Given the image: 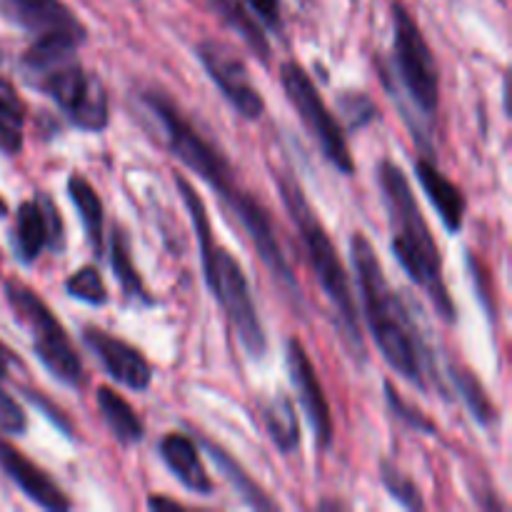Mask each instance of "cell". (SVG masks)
Instances as JSON below:
<instances>
[{
    "mask_svg": "<svg viewBox=\"0 0 512 512\" xmlns=\"http://www.w3.org/2000/svg\"><path fill=\"white\" fill-rule=\"evenodd\" d=\"M140 100H143V108L145 113H148V118L153 120L155 128H158V135L165 143V148H168L185 168H190L198 178H203L210 188H215L220 200L233 210V215L240 220V225L245 228L248 238L253 240L255 250H258V258L263 260V265L270 270V275H275V280L283 283L288 290H298V280H295L293 270H290V263L288 258H285L283 245H280L268 210L258 203V198H253V195L245 193V190L240 188L233 165L225 158L223 150L215 143H210V140L185 118L183 110L175 105V100H170L165 93H160V90H145Z\"/></svg>",
    "mask_w": 512,
    "mask_h": 512,
    "instance_id": "6da1fadb",
    "label": "cell"
},
{
    "mask_svg": "<svg viewBox=\"0 0 512 512\" xmlns=\"http://www.w3.org/2000/svg\"><path fill=\"white\" fill-rule=\"evenodd\" d=\"M350 260H353L365 320H368L380 355L400 378L413 383L415 388L428 390L425 350L418 338V330H415L405 303L390 288L373 243L363 233H355L350 238Z\"/></svg>",
    "mask_w": 512,
    "mask_h": 512,
    "instance_id": "7a4b0ae2",
    "label": "cell"
},
{
    "mask_svg": "<svg viewBox=\"0 0 512 512\" xmlns=\"http://www.w3.org/2000/svg\"><path fill=\"white\" fill-rule=\"evenodd\" d=\"M378 185L385 208H388L390 230H393L390 248H393L395 260L408 273V278L425 290L435 313L445 323H453L455 303L443 280V258H440L438 243L425 223L423 210L400 165H395L393 160H383L378 165Z\"/></svg>",
    "mask_w": 512,
    "mask_h": 512,
    "instance_id": "3957f363",
    "label": "cell"
},
{
    "mask_svg": "<svg viewBox=\"0 0 512 512\" xmlns=\"http://www.w3.org/2000/svg\"><path fill=\"white\" fill-rule=\"evenodd\" d=\"M78 45L65 38L33 40L20 58V68L28 85L53 98L75 128L100 133L110 123L108 90L98 75L83 68L75 55Z\"/></svg>",
    "mask_w": 512,
    "mask_h": 512,
    "instance_id": "277c9868",
    "label": "cell"
},
{
    "mask_svg": "<svg viewBox=\"0 0 512 512\" xmlns=\"http://www.w3.org/2000/svg\"><path fill=\"white\" fill-rule=\"evenodd\" d=\"M380 75L413 130L410 135H415L418 145L430 148L440 103L438 68L423 30L398 0L393 3V53L388 65H380Z\"/></svg>",
    "mask_w": 512,
    "mask_h": 512,
    "instance_id": "5b68a950",
    "label": "cell"
},
{
    "mask_svg": "<svg viewBox=\"0 0 512 512\" xmlns=\"http://www.w3.org/2000/svg\"><path fill=\"white\" fill-rule=\"evenodd\" d=\"M175 185H178V193L183 198L185 208H188L190 220H193L195 235H198L205 283H208L210 293L218 300L220 308L225 310L230 325L235 328L238 340L248 350L250 358L260 360L265 355V350H268V338H265L263 323H260L258 310H255L248 278H245L243 268L233 258V253H228L213 235L208 210H205V203L195 193L193 185L183 175H175Z\"/></svg>",
    "mask_w": 512,
    "mask_h": 512,
    "instance_id": "8992f818",
    "label": "cell"
},
{
    "mask_svg": "<svg viewBox=\"0 0 512 512\" xmlns=\"http://www.w3.org/2000/svg\"><path fill=\"white\" fill-rule=\"evenodd\" d=\"M278 188H280V198H283L285 208H288L290 213V220L295 223V228H298L300 233V240H303L305 253H308V260H310V268H313L320 288H323V293L328 295L330 305H333L335 323H338L340 335H343L350 355L363 365L368 355H365V340H363V333H360L358 305H355V298H353V285H350L348 273H345L343 260H340L328 230L323 228V223L318 220L315 210L310 208V203L305 200L300 185L295 183L293 178H283V175H278Z\"/></svg>",
    "mask_w": 512,
    "mask_h": 512,
    "instance_id": "52a82bcc",
    "label": "cell"
},
{
    "mask_svg": "<svg viewBox=\"0 0 512 512\" xmlns=\"http://www.w3.org/2000/svg\"><path fill=\"white\" fill-rule=\"evenodd\" d=\"M5 298H8L15 318L30 330L35 358L45 365V370L55 380L70 385V388H78L85 375L83 360L75 353L68 333L60 325V320L55 318L53 310L45 305V300L35 290H30L28 285L15 283V280L5 285Z\"/></svg>",
    "mask_w": 512,
    "mask_h": 512,
    "instance_id": "ba28073f",
    "label": "cell"
},
{
    "mask_svg": "<svg viewBox=\"0 0 512 512\" xmlns=\"http://www.w3.org/2000/svg\"><path fill=\"white\" fill-rule=\"evenodd\" d=\"M280 80H283L288 100L295 105V110L300 113L303 123L308 125L310 135L318 140L325 160H328L330 165H335L343 175H353L355 160L348 148V140H345L343 135V128H340L335 115L328 110V105L323 103L318 88H315V83L310 80L308 70L300 63H295V60H285V63L280 65Z\"/></svg>",
    "mask_w": 512,
    "mask_h": 512,
    "instance_id": "9c48e42d",
    "label": "cell"
},
{
    "mask_svg": "<svg viewBox=\"0 0 512 512\" xmlns=\"http://www.w3.org/2000/svg\"><path fill=\"white\" fill-rule=\"evenodd\" d=\"M198 60L208 70L210 80L220 88L230 105L243 115L245 120H258L265 110L263 95L258 93L255 83L250 80L243 58L218 40H203L195 48Z\"/></svg>",
    "mask_w": 512,
    "mask_h": 512,
    "instance_id": "30bf717a",
    "label": "cell"
},
{
    "mask_svg": "<svg viewBox=\"0 0 512 512\" xmlns=\"http://www.w3.org/2000/svg\"><path fill=\"white\" fill-rule=\"evenodd\" d=\"M5 18L28 30L35 40L65 38L85 43V25L63 0H0Z\"/></svg>",
    "mask_w": 512,
    "mask_h": 512,
    "instance_id": "8fae6325",
    "label": "cell"
},
{
    "mask_svg": "<svg viewBox=\"0 0 512 512\" xmlns=\"http://www.w3.org/2000/svg\"><path fill=\"white\" fill-rule=\"evenodd\" d=\"M285 360H288V373L290 383L298 390L300 405H303L305 415H308V423L313 428L315 440H318L320 450H328L333 445V413H330L328 398H325V390L320 385L318 373H315V365L310 363L308 353H305L303 343L298 338H290L285 345Z\"/></svg>",
    "mask_w": 512,
    "mask_h": 512,
    "instance_id": "7c38bea8",
    "label": "cell"
},
{
    "mask_svg": "<svg viewBox=\"0 0 512 512\" xmlns=\"http://www.w3.org/2000/svg\"><path fill=\"white\" fill-rule=\"evenodd\" d=\"M83 343L88 345L90 353L98 358V363L103 365L105 373L115 383L125 385V388L135 390V393H143V390L150 388L153 368H150V363L138 348L115 338V335L105 333V330L90 328V325L83 330Z\"/></svg>",
    "mask_w": 512,
    "mask_h": 512,
    "instance_id": "4fadbf2b",
    "label": "cell"
},
{
    "mask_svg": "<svg viewBox=\"0 0 512 512\" xmlns=\"http://www.w3.org/2000/svg\"><path fill=\"white\" fill-rule=\"evenodd\" d=\"M0 468H3V473L23 490L25 498L33 500L38 508L48 512L70 510V500L65 498V493L58 488V483H55L53 478H48L45 470L38 468L33 460L25 458L15 445H10L3 435H0Z\"/></svg>",
    "mask_w": 512,
    "mask_h": 512,
    "instance_id": "5bb4252c",
    "label": "cell"
},
{
    "mask_svg": "<svg viewBox=\"0 0 512 512\" xmlns=\"http://www.w3.org/2000/svg\"><path fill=\"white\" fill-rule=\"evenodd\" d=\"M158 450L163 463L180 480V485H185L195 495H213V480H210L208 470H205L203 460H200L198 445L193 443V438L180 433H168L160 440Z\"/></svg>",
    "mask_w": 512,
    "mask_h": 512,
    "instance_id": "9a60e30c",
    "label": "cell"
},
{
    "mask_svg": "<svg viewBox=\"0 0 512 512\" xmlns=\"http://www.w3.org/2000/svg\"><path fill=\"white\" fill-rule=\"evenodd\" d=\"M415 175H418V183L428 193V200L433 203V208L438 210V218L443 220L448 233H458L463 228L465 218V198L458 185L440 173L433 158L415 160Z\"/></svg>",
    "mask_w": 512,
    "mask_h": 512,
    "instance_id": "2e32d148",
    "label": "cell"
},
{
    "mask_svg": "<svg viewBox=\"0 0 512 512\" xmlns=\"http://www.w3.org/2000/svg\"><path fill=\"white\" fill-rule=\"evenodd\" d=\"M10 243H13L15 258L23 265H33L43 253V248H48V223H45V213L38 200H25V203L18 205Z\"/></svg>",
    "mask_w": 512,
    "mask_h": 512,
    "instance_id": "e0dca14e",
    "label": "cell"
},
{
    "mask_svg": "<svg viewBox=\"0 0 512 512\" xmlns=\"http://www.w3.org/2000/svg\"><path fill=\"white\" fill-rule=\"evenodd\" d=\"M68 198L70 203L75 205V210H78L80 223H83L85 228V238H88L93 253L103 255L105 215H103V203H100L95 188L83 178V175L73 173L68 178Z\"/></svg>",
    "mask_w": 512,
    "mask_h": 512,
    "instance_id": "ac0fdd59",
    "label": "cell"
},
{
    "mask_svg": "<svg viewBox=\"0 0 512 512\" xmlns=\"http://www.w3.org/2000/svg\"><path fill=\"white\" fill-rule=\"evenodd\" d=\"M108 253H110V268H113V273H115V278H118L120 288H123L125 298L133 300V303L145 305V308H150V305H153V295L148 293L143 278H140V273L135 270L133 255H130V240L120 225H115L113 233H110Z\"/></svg>",
    "mask_w": 512,
    "mask_h": 512,
    "instance_id": "d6986e66",
    "label": "cell"
},
{
    "mask_svg": "<svg viewBox=\"0 0 512 512\" xmlns=\"http://www.w3.org/2000/svg\"><path fill=\"white\" fill-rule=\"evenodd\" d=\"M98 408L105 425H108L110 433H113V438L118 440V443L135 445L143 440V420L138 418L133 405H130L123 395L115 393L113 388H98Z\"/></svg>",
    "mask_w": 512,
    "mask_h": 512,
    "instance_id": "ffe728a7",
    "label": "cell"
},
{
    "mask_svg": "<svg viewBox=\"0 0 512 512\" xmlns=\"http://www.w3.org/2000/svg\"><path fill=\"white\" fill-rule=\"evenodd\" d=\"M208 8L223 20V25H228L260 60H268L270 55V43L265 38V33L260 30V25L255 23L253 15L248 13V8L243 5V0H205Z\"/></svg>",
    "mask_w": 512,
    "mask_h": 512,
    "instance_id": "44dd1931",
    "label": "cell"
},
{
    "mask_svg": "<svg viewBox=\"0 0 512 512\" xmlns=\"http://www.w3.org/2000/svg\"><path fill=\"white\" fill-rule=\"evenodd\" d=\"M25 103L10 80L0 78V150L15 155L23 148Z\"/></svg>",
    "mask_w": 512,
    "mask_h": 512,
    "instance_id": "7402d4cb",
    "label": "cell"
},
{
    "mask_svg": "<svg viewBox=\"0 0 512 512\" xmlns=\"http://www.w3.org/2000/svg\"><path fill=\"white\" fill-rule=\"evenodd\" d=\"M203 445H205V450H208L210 460L215 463V468L223 473V478L228 480L230 485H233L235 493H238L240 498H243L245 503L250 505V508H255V510H278V505H275L273 500H270L268 495H265L263 490L258 488V483H253V480L245 475V470L240 468V465L235 463V460L230 458V455L225 453L223 448H218V445L210 443V440H203Z\"/></svg>",
    "mask_w": 512,
    "mask_h": 512,
    "instance_id": "603a6c76",
    "label": "cell"
},
{
    "mask_svg": "<svg viewBox=\"0 0 512 512\" xmlns=\"http://www.w3.org/2000/svg\"><path fill=\"white\" fill-rule=\"evenodd\" d=\"M263 420L270 440H273L280 453H293L298 448L300 425L288 395H278L275 400H270L263 410Z\"/></svg>",
    "mask_w": 512,
    "mask_h": 512,
    "instance_id": "cb8c5ba5",
    "label": "cell"
},
{
    "mask_svg": "<svg viewBox=\"0 0 512 512\" xmlns=\"http://www.w3.org/2000/svg\"><path fill=\"white\" fill-rule=\"evenodd\" d=\"M450 380H453L455 390H458V395L463 398V403L468 405L470 415H473L475 420H478L480 425H493L495 420V405L490 403L488 393H485L483 383L478 380V375L470 373V370L465 368H458V365H450Z\"/></svg>",
    "mask_w": 512,
    "mask_h": 512,
    "instance_id": "d4e9b609",
    "label": "cell"
},
{
    "mask_svg": "<svg viewBox=\"0 0 512 512\" xmlns=\"http://www.w3.org/2000/svg\"><path fill=\"white\" fill-rule=\"evenodd\" d=\"M65 293H68L70 298L88 305L108 303V290H105L103 278H100V273L93 268V265H85V268H80L78 273L70 275V278L65 280Z\"/></svg>",
    "mask_w": 512,
    "mask_h": 512,
    "instance_id": "484cf974",
    "label": "cell"
},
{
    "mask_svg": "<svg viewBox=\"0 0 512 512\" xmlns=\"http://www.w3.org/2000/svg\"><path fill=\"white\" fill-rule=\"evenodd\" d=\"M380 478H383V485H385V490L390 493V498L398 500L403 508H408V510H423L425 508L423 498H420V493H418V488H415L413 480L405 478V475L400 473L393 463H388V460L380 465Z\"/></svg>",
    "mask_w": 512,
    "mask_h": 512,
    "instance_id": "4316f807",
    "label": "cell"
},
{
    "mask_svg": "<svg viewBox=\"0 0 512 512\" xmlns=\"http://www.w3.org/2000/svg\"><path fill=\"white\" fill-rule=\"evenodd\" d=\"M338 108L353 130L365 128V125H370L378 118V108H375L373 98L360 93V90H345L338 98Z\"/></svg>",
    "mask_w": 512,
    "mask_h": 512,
    "instance_id": "83f0119b",
    "label": "cell"
},
{
    "mask_svg": "<svg viewBox=\"0 0 512 512\" xmlns=\"http://www.w3.org/2000/svg\"><path fill=\"white\" fill-rule=\"evenodd\" d=\"M385 400H388V405H390V410L395 413V418L403 420V423L410 425L413 430H423L425 435H435V423H430V420L425 418L420 410L410 408V405L400 398V393L390 383H385Z\"/></svg>",
    "mask_w": 512,
    "mask_h": 512,
    "instance_id": "f1b7e54d",
    "label": "cell"
},
{
    "mask_svg": "<svg viewBox=\"0 0 512 512\" xmlns=\"http://www.w3.org/2000/svg\"><path fill=\"white\" fill-rule=\"evenodd\" d=\"M35 200H38L40 208H43L45 223H48V235H50L48 245L55 250V253H63V248H65V225H63V215H60L58 205H55L53 200H50L45 193H40Z\"/></svg>",
    "mask_w": 512,
    "mask_h": 512,
    "instance_id": "f546056e",
    "label": "cell"
},
{
    "mask_svg": "<svg viewBox=\"0 0 512 512\" xmlns=\"http://www.w3.org/2000/svg\"><path fill=\"white\" fill-rule=\"evenodd\" d=\"M28 428V418H25L23 408L0 388V430L10 435H20Z\"/></svg>",
    "mask_w": 512,
    "mask_h": 512,
    "instance_id": "4dcf8cb0",
    "label": "cell"
},
{
    "mask_svg": "<svg viewBox=\"0 0 512 512\" xmlns=\"http://www.w3.org/2000/svg\"><path fill=\"white\" fill-rule=\"evenodd\" d=\"M268 28H280V0H245Z\"/></svg>",
    "mask_w": 512,
    "mask_h": 512,
    "instance_id": "1f68e13d",
    "label": "cell"
},
{
    "mask_svg": "<svg viewBox=\"0 0 512 512\" xmlns=\"http://www.w3.org/2000/svg\"><path fill=\"white\" fill-rule=\"evenodd\" d=\"M25 398H28L30 403H35V405H38V408H43V410H45V415H48V418L53 420V423L58 425L60 430H65V433H68V435H73V433H70V430H73V428H70V423H68V420L63 418V415H60V410L55 408V405H50L48 400H45V398H40L38 393H25Z\"/></svg>",
    "mask_w": 512,
    "mask_h": 512,
    "instance_id": "d6a6232c",
    "label": "cell"
},
{
    "mask_svg": "<svg viewBox=\"0 0 512 512\" xmlns=\"http://www.w3.org/2000/svg\"><path fill=\"white\" fill-rule=\"evenodd\" d=\"M148 508L153 512L158 510H183L185 505L178 503V500L173 498H163V495H153V498H148Z\"/></svg>",
    "mask_w": 512,
    "mask_h": 512,
    "instance_id": "836d02e7",
    "label": "cell"
},
{
    "mask_svg": "<svg viewBox=\"0 0 512 512\" xmlns=\"http://www.w3.org/2000/svg\"><path fill=\"white\" fill-rule=\"evenodd\" d=\"M8 363H10L8 353H5V350L0 348V378H5V373H8Z\"/></svg>",
    "mask_w": 512,
    "mask_h": 512,
    "instance_id": "e575fe53",
    "label": "cell"
},
{
    "mask_svg": "<svg viewBox=\"0 0 512 512\" xmlns=\"http://www.w3.org/2000/svg\"><path fill=\"white\" fill-rule=\"evenodd\" d=\"M8 215V203H5L3 198H0V218H5Z\"/></svg>",
    "mask_w": 512,
    "mask_h": 512,
    "instance_id": "d590c367",
    "label": "cell"
},
{
    "mask_svg": "<svg viewBox=\"0 0 512 512\" xmlns=\"http://www.w3.org/2000/svg\"><path fill=\"white\" fill-rule=\"evenodd\" d=\"M0 63H3V50H0Z\"/></svg>",
    "mask_w": 512,
    "mask_h": 512,
    "instance_id": "8d00e7d4",
    "label": "cell"
}]
</instances>
